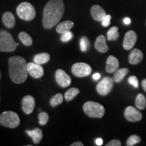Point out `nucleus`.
<instances>
[{
    "label": "nucleus",
    "instance_id": "obj_1",
    "mask_svg": "<svg viewBox=\"0 0 146 146\" xmlns=\"http://www.w3.org/2000/svg\"><path fill=\"white\" fill-rule=\"evenodd\" d=\"M64 12L62 0H50L45 5L43 12V27L50 29L58 25Z\"/></svg>",
    "mask_w": 146,
    "mask_h": 146
},
{
    "label": "nucleus",
    "instance_id": "obj_2",
    "mask_svg": "<svg viewBox=\"0 0 146 146\" xmlns=\"http://www.w3.org/2000/svg\"><path fill=\"white\" fill-rule=\"evenodd\" d=\"M9 74L14 83H25L28 77L27 63L21 56H12L8 60Z\"/></svg>",
    "mask_w": 146,
    "mask_h": 146
},
{
    "label": "nucleus",
    "instance_id": "obj_3",
    "mask_svg": "<svg viewBox=\"0 0 146 146\" xmlns=\"http://www.w3.org/2000/svg\"><path fill=\"white\" fill-rule=\"evenodd\" d=\"M17 44L13 36L7 31L0 30V52H12L16 49Z\"/></svg>",
    "mask_w": 146,
    "mask_h": 146
},
{
    "label": "nucleus",
    "instance_id": "obj_4",
    "mask_svg": "<svg viewBox=\"0 0 146 146\" xmlns=\"http://www.w3.org/2000/svg\"><path fill=\"white\" fill-rule=\"evenodd\" d=\"M83 111L90 118H101L105 114V108L102 104L92 101L85 102L83 105Z\"/></svg>",
    "mask_w": 146,
    "mask_h": 146
},
{
    "label": "nucleus",
    "instance_id": "obj_5",
    "mask_svg": "<svg viewBox=\"0 0 146 146\" xmlns=\"http://www.w3.org/2000/svg\"><path fill=\"white\" fill-rule=\"evenodd\" d=\"M16 13L18 17L23 21H31L35 17L36 10L31 3L25 1L18 5Z\"/></svg>",
    "mask_w": 146,
    "mask_h": 146
},
{
    "label": "nucleus",
    "instance_id": "obj_6",
    "mask_svg": "<svg viewBox=\"0 0 146 146\" xmlns=\"http://www.w3.org/2000/svg\"><path fill=\"white\" fill-rule=\"evenodd\" d=\"M21 124L19 116L12 111H5L0 114V125L3 127L15 129Z\"/></svg>",
    "mask_w": 146,
    "mask_h": 146
},
{
    "label": "nucleus",
    "instance_id": "obj_7",
    "mask_svg": "<svg viewBox=\"0 0 146 146\" xmlns=\"http://www.w3.org/2000/svg\"><path fill=\"white\" fill-rule=\"evenodd\" d=\"M91 72H92L91 67L86 63L78 62L73 64L72 66V74L76 77H86L91 74Z\"/></svg>",
    "mask_w": 146,
    "mask_h": 146
},
{
    "label": "nucleus",
    "instance_id": "obj_8",
    "mask_svg": "<svg viewBox=\"0 0 146 146\" xmlns=\"http://www.w3.org/2000/svg\"><path fill=\"white\" fill-rule=\"evenodd\" d=\"M114 80L110 76L104 77L97 85L96 90L101 96H106L110 93L114 87Z\"/></svg>",
    "mask_w": 146,
    "mask_h": 146
},
{
    "label": "nucleus",
    "instance_id": "obj_9",
    "mask_svg": "<svg viewBox=\"0 0 146 146\" xmlns=\"http://www.w3.org/2000/svg\"><path fill=\"white\" fill-rule=\"evenodd\" d=\"M125 117L128 121L131 123L140 121L143 118L142 114L137 109L133 106H128L125 110Z\"/></svg>",
    "mask_w": 146,
    "mask_h": 146
},
{
    "label": "nucleus",
    "instance_id": "obj_10",
    "mask_svg": "<svg viewBox=\"0 0 146 146\" xmlns=\"http://www.w3.org/2000/svg\"><path fill=\"white\" fill-rule=\"evenodd\" d=\"M55 77H56V81L58 85L64 88L68 87L72 81L70 76L62 69H58L56 70Z\"/></svg>",
    "mask_w": 146,
    "mask_h": 146
},
{
    "label": "nucleus",
    "instance_id": "obj_11",
    "mask_svg": "<svg viewBox=\"0 0 146 146\" xmlns=\"http://www.w3.org/2000/svg\"><path fill=\"white\" fill-rule=\"evenodd\" d=\"M27 70L29 74L33 78H40L44 74V70L41 65L35 62L27 64Z\"/></svg>",
    "mask_w": 146,
    "mask_h": 146
},
{
    "label": "nucleus",
    "instance_id": "obj_12",
    "mask_svg": "<svg viewBox=\"0 0 146 146\" xmlns=\"http://www.w3.org/2000/svg\"><path fill=\"white\" fill-rule=\"evenodd\" d=\"M137 35V33L133 31H129L125 34L123 40V47L125 50H130L135 45Z\"/></svg>",
    "mask_w": 146,
    "mask_h": 146
},
{
    "label": "nucleus",
    "instance_id": "obj_13",
    "mask_svg": "<svg viewBox=\"0 0 146 146\" xmlns=\"http://www.w3.org/2000/svg\"><path fill=\"white\" fill-rule=\"evenodd\" d=\"M35 101L33 97L31 96H26L22 100V109L24 113L26 114H31L33 112Z\"/></svg>",
    "mask_w": 146,
    "mask_h": 146
},
{
    "label": "nucleus",
    "instance_id": "obj_14",
    "mask_svg": "<svg viewBox=\"0 0 146 146\" xmlns=\"http://www.w3.org/2000/svg\"><path fill=\"white\" fill-rule=\"evenodd\" d=\"M91 15L95 21H102L107 14L102 7L98 5H94L91 8Z\"/></svg>",
    "mask_w": 146,
    "mask_h": 146
},
{
    "label": "nucleus",
    "instance_id": "obj_15",
    "mask_svg": "<svg viewBox=\"0 0 146 146\" xmlns=\"http://www.w3.org/2000/svg\"><path fill=\"white\" fill-rule=\"evenodd\" d=\"M143 58V54L141 50L139 49H133L129 55V62L133 65L138 64L142 61Z\"/></svg>",
    "mask_w": 146,
    "mask_h": 146
},
{
    "label": "nucleus",
    "instance_id": "obj_16",
    "mask_svg": "<svg viewBox=\"0 0 146 146\" xmlns=\"http://www.w3.org/2000/svg\"><path fill=\"white\" fill-rule=\"evenodd\" d=\"M119 68V61L113 56H110L106 60V70L108 73H114Z\"/></svg>",
    "mask_w": 146,
    "mask_h": 146
},
{
    "label": "nucleus",
    "instance_id": "obj_17",
    "mask_svg": "<svg viewBox=\"0 0 146 146\" xmlns=\"http://www.w3.org/2000/svg\"><path fill=\"white\" fill-rule=\"evenodd\" d=\"M95 48L100 53H106L109 48L106 44V39L104 35H99L97 37L95 43Z\"/></svg>",
    "mask_w": 146,
    "mask_h": 146
},
{
    "label": "nucleus",
    "instance_id": "obj_18",
    "mask_svg": "<svg viewBox=\"0 0 146 146\" xmlns=\"http://www.w3.org/2000/svg\"><path fill=\"white\" fill-rule=\"evenodd\" d=\"M2 22L5 27L8 29H12L15 26V17L12 12H6L2 16Z\"/></svg>",
    "mask_w": 146,
    "mask_h": 146
},
{
    "label": "nucleus",
    "instance_id": "obj_19",
    "mask_svg": "<svg viewBox=\"0 0 146 146\" xmlns=\"http://www.w3.org/2000/svg\"><path fill=\"white\" fill-rule=\"evenodd\" d=\"M26 133L32 138L35 144L39 143L43 137V132L39 128H36L33 131L27 130Z\"/></svg>",
    "mask_w": 146,
    "mask_h": 146
},
{
    "label": "nucleus",
    "instance_id": "obj_20",
    "mask_svg": "<svg viewBox=\"0 0 146 146\" xmlns=\"http://www.w3.org/2000/svg\"><path fill=\"white\" fill-rule=\"evenodd\" d=\"M74 26V23L71 21H66L58 25L56 27V31L59 34H63L66 32H68L70 31V29Z\"/></svg>",
    "mask_w": 146,
    "mask_h": 146
},
{
    "label": "nucleus",
    "instance_id": "obj_21",
    "mask_svg": "<svg viewBox=\"0 0 146 146\" xmlns=\"http://www.w3.org/2000/svg\"><path fill=\"white\" fill-rule=\"evenodd\" d=\"M129 70L127 68H123L118 69L116 72H114V76H113V80L116 83H120L123 80L125 76L129 73Z\"/></svg>",
    "mask_w": 146,
    "mask_h": 146
},
{
    "label": "nucleus",
    "instance_id": "obj_22",
    "mask_svg": "<svg viewBox=\"0 0 146 146\" xmlns=\"http://www.w3.org/2000/svg\"><path fill=\"white\" fill-rule=\"evenodd\" d=\"M50 60V56L47 53H41V54H36L33 58L34 62L40 65L48 62Z\"/></svg>",
    "mask_w": 146,
    "mask_h": 146
},
{
    "label": "nucleus",
    "instance_id": "obj_23",
    "mask_svg": "<svg viewBox=\"0 0 146 146\" xmlns=\"http://www.w3.org/2000/svg\"><path fill=\"white\" fill-rule=\"evenodd\" d=\"M135 106L137 108L142 110L146 107V98L143 94H139L135 98Z\"/></svg>",
    "mask_w": 146,
    "mask_h": 146
},
{
    "label": "nucleus",
    "instance_id": "obj_24",
    "mask_svg": "<svg viewBox=\"0 0 146 146\" xmlns=\"http://www.w3.org/2000/svg\"><path fill=\"white\" fill-rule=\"evenodd\" d=\"M120 34L118 33V28L117 27H113L110 28L107 32L108 41H116L119 37Z\"/></svg>",
    "mask_w": 146,
    "mask_h": 146
},
{
    "label": "nucleus",
    "instance_id": "obj_25",
    "mask_svg": "<svg viewBox=\"0 0 146 146\" xmlns=\"http://www.w3.org/2000/svg\"><path fill=\"white\" fill-rule=\"evenodd\" d=\"M18 38H19L20 41L23 43V45L25 46H31L33 44V39L31 36L28 33L25 32H21L20 33L19 35H18Z\"/></svg>",
    "mask_w": 146,
    "mask_h": 146
},
{
    "label": "nucleus",
    "instance_id": "obj_26",
    "mask_svg": "<svg viewBox=\"0 0 146 146\" xmlns=\"http://www.w3.org/2000/svg\"><path fill=\"white\" fill-rule=\"evenodd\" d=\"M80 91L78 88L73 87V88L69 89L64 94V98L67 102H70L76 98V96L79 94Z\"/></svg>",
    "mask_w": 146,
    "mask_h": 146
},
{
    "label": "nucleus",
    "instance_id": "obj_27",
    "mask_svg": "<svg viewBox=\"0 0 146 146\" xmlns=\"http://www.w3.org/2000/svg\"><path fill=\"white\" fill-rule=\"evenodd\" d=\"M63 96L61 94H57L53 97L50 100V105L52 107H56L63 102Z\"/></svg>",
    "mask_w": 146,
    "mask_h": 146
},
{
    "label": "nucleus",
    "instance_id": "obj_28",
    "mask_svg": "<svg viewBox=\"0 0 146 146\" xmlns=\"http://www.w3.org/2000/svg\"><path fill=\"white\" fill-rule=\"evenodd\" d=\"M141 141V137L137 135H133L127 139V146H133L137 143H139Z\"/></svg>",
    "mask_w": 146,
    "mask_h": 146
},
{
    "label": "nucleus",
    "instance_id": "obj_29",
    "mask_svg": "<svg viewBox=\"0 0 146 146\" xmlns=\"http://www.w3.org/2000/svg\"><path fill=\"white\" fill-rule=\"evenodd\" d=\"M89 47V41L86 36H83L80 39V48L82 52H85L88 50Z\"/></svg>",
    "mask_w": 146,
    "mask_h": 146
},
{
    "label": "nucleus",
    "instance_id": "obj_30",
    "mask_svg": "<svg viewBox=\"0 0 146 146\" xmlns=\"http://www.w3.org/2000/svg\"><path fill=\"white\" fill-rule=\"evenodd\" d=\"M49 120V115L47 113L42 112H40L39 114V124L42 126L46 125Z\"/></svg>",
    "mask_w": 146,
    "mask_h": 146
},
{
    "label": "nucleus",
    "instance_id": "obj_31",
    "mask_svg": "<svg viewBox=\"0 0 146 146\" xmlns=\"http://www.w3.org/2000/svg\"><path fill=\"white\" fill-rule=\"evenodd\" d=\"M73 38L72 33L69 31L68 32H66L62 34L61 36V41L62 42H68L70 41Z\"/></svg>",
    "mask_w": 146,
    "mask_h": 146
},
{
    "label": "nucleus",
    "instance_id": "obj_32",
    "mask_svg": "<svg viewBox=\"0 0 146 146\" xmlns=\"http://www.w3.org/2000/svg\"><path fill=\"white\" fill-rule=\"evenodd\" d=\"M129 83L133 85L135 88H138L139 87V81L137 78L135 76H129V79H128Z\"/></svg>",
    "mask_w": 146,
    "mask_h": 146
},
{
    "label": "nucleus",
    "instance_id": "obj_33",
    "mask_svg": "<svg viewBox=\"0 0 146 146\" xmlns=\"http://www.w3.org/2000/svg\"><path fill=\"white\" fill-rule=\"evenodd\" d=\"M110 21H111V16L110 15H106V16L104 18L103 21H102V25L104 27H108L110 25Z\"/></svg>",
    "mask_w": 146,
    "mask_h": 146
},
{
    "label": "nucleus",
    "instance_id": "obj_34",
    "mask_svg": "<svg viewBox=\"0 0 146 146\" xmlns=\"http://www.w3.org/2000/svg\"><path fill=\"white\" fill-rule=\"evenodd\" d=\"M121 145H122L121 141H120V140L115 139H113L112 141L108 142V143L106 145V146H120Z\"/></svg>",
    "mask_w": 146,
    "mask_h": 146
},
{
    "label": "nucleus",
    "instance_id": "obj_35",
    "mask_svg": "<svg viewBox=\"0 0 146 146\" xmlns=\"http://www.w3.org/2000/svg\"><path fill=\"white\" fill-rule=\"evenodd\" d=\"M96 144L98 146L102 145H103V139L102 138H98L96 140Z\"/></svg>",
    "mask_w": 146,
    "mask_h": 146
},
{
    "label": "nucleus",
    "instance_id": "obj_36",
    "mask_svg": "<svg viewBox=\"0 0 146 146\" xmlns=\"http://www.w3.org/2000/svg\"><path fill=\"white\" fill-rule=\"evenodd\" d=\"M83 145L84 144L81 141H76L72 144H70V146H83Z\"/></svg>",
    "mask_w": 146,
    "mask_h": 146
},
{
    "label": "nucleus",
    "instance_id": "obj_37",
    "mask_svg": "<svg viewBox=\"0 0 146 146\" xmlns=\"http://www.w3.org/2000/svg\"><path fill=\"white\" fill-rule=\"evenodd\" d=\"M100 76H101V75H100V73L96 72L95 73L94 75H93V78H94V80H96V81H97V80H98L99 78H100Z\"/></svg>",
    "mask_w": 146,
    "mask_h": 146
},
{
    "label": "nucleus",
    "instance_id": "obj_38",
    "mask_svg": "<svg viewBox=\"0 0 146 146\" xmlns=\"http://www.w3.org/2000/svg\"><path fill=\"white\" fill-rule=\"evenodd\" d=\"M141 85H142V87H143V89L144 90V91H145L146 92V78L143 79V81H141Z\"/></svg>",
    "mask_w": 146,
    "mask_h": 146
},
{
    "label": "nucleus",
    "instance_id": "obj_39",
    "mask_svg": "<svg viewBox=\"0 0 146 146\" xmlns=\"http://www.w3.org/2000/svg\"><path fill=\"white\" fill-rule=\"evenodd\" d=\"M124 23L125 24V25H130L131 23V19L129 18H125V19H124Z\"/></svg>",
    "mask_w": 146,
    "mask_h": 146
},
{
    "label": "nucleus",
    "instance_id": "obj_40",
    "mask_svg": "<svg viewBox=\"0 0 146 146\" xmlns=\"http://www.w3.org/2000/svg\"><path fill=\"white\" fill-rule=\"evenodd\" d=\"M1 77V71H0V78Z\"/></svg>",
    "mask_w": 146,
    "mask_h": 146
},
{
    "label": "nucleus",
    "instance_id": "obj_41",
    "mask_svg": "<svg viewBox=\"0 0 146 146\" xmlns=\"http://www.w3.org/2000/svg\"><path fill=\"white\" fill-rule=\"evenodd\" d=\"M0 101H1V98H0Z\"/></svg>",
    "mask_w": 146,
    "mask_h": 146
},
{
    "label": "nucleus",
    "instance_id": "obj_42",
    "mask_svg": "<svg viewBox=\"0 0 146 146\" xmlns=\"http://www.w3.org/2000/svg\"><path fill=\"white\" fill-rule=\"evenodd\" d=\"M145 25H146V21H145Z\"/></svg>",
    "mask_w": 146,
    "mask_h": 146
}]
</instances>
